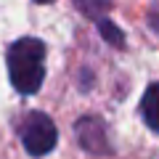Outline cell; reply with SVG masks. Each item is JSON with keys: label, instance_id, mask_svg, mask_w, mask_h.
I'll return each instance as SVG.
<instances>
[{"label": "cell", "instance_id": "6da1fadb", "mask_svg": "<svg viewBox=\"0 0 159 159\" xmlns=\"http://www.w3.org/2000/svg\"><path fill=\"white\" fill-rule=\"evenodd\" d=\"M45 43L40 37H19L6 51L8 77L19 96H34L45 82Z\"/></svg>", "mask_w": 159, "mask_h": 159}, {"label": "cell", "instance_id": "7a4b0ae2", "mask_svg": "<svg viewBox=\"0 0 159 159\" xmlns=\"http://www.w3.org/2000/svg\"><path fill=\"white\" fill-rule=\"evenodd\" d=\"M19 141L29 157H45L56 148L58 130L45 111H27L19 122Z\"/></svg>", "mask_w": 159, "mask_h": 159}, {"label": "cell", "instance_id": "3957f363", "mask_svg": "<svg viewBox=\"0 0 159 159\" xmlns=\"http://www.w3.org/2000/svg\"><path fill=\"white\" fill-rule=\"evenodd\" d=\"M74 138H77L80 148L93 157H106L111 154V143H109V127L101 117H80L74 125Z\"/></svg>", "mask_w": 159, "mask_h": 159}, {"label": "cell", "instance_id": "277c9868", "mask_svg": "<svg viewBox=\"0 0 159 159\" xmlns=\"http://www.w3.org/2000/svg\"><path fill=\"white\" fill-rule=\"evenodd\" d=\"M141 117L148 130L159 133V82H151L141 98Z\"/></svg>", "mask_w": 159, "mask_h": 159}, {"label": "cell", "instance_id": "5b68a950", "mask_svg": "<svg viewBox=\"0 0 159 159\" xmlns=\"http://www.w3.org/2000/svg\"><path fill=\"white\" fill-rule=\"evenodd\" d=\"M96 27H98L101 37L106 40L109 45H114V48H125V34H122V29H119L117 24L111 21V19H106V16L96 19Z\"/></svg>", "mask_w": 159, "mask_h": 159}, {"label": "cell", "instance_id": "8992f818", "mask_svg": "<svg viewBox=\"0 0 159 159\" xmlns=\"http://www.w3.org/2000/svg\"><path fill=\"white\" fill-rule=\"evenodd\" d=\"M74 6L90 19H101L111 8V0H74Z\"/></svg>", "mask_w": 159, "mask_h": 159}, {"label": "cell", "instance_id": "52a82bcc", "mask_svg": "<svg viewBox=\"0 0 159 159\" xmlns=\"http://www.w3.org/2000/svg\"><path fill=\"white\" fill-rule=\"evenodd\" d=\"M148 27H151L154 32L159 34V13H157V11H151V13H148Z\"/></svg>", "mask_w": 159, "mask_h": 159}, {"label": "cell", "instance_id": "ba28073f", "mask_svg": "<svg viewBox=\"0 0 159 159\" xmlns=\"http://www.w3.org/2000/svg\"><path fill=\"white\" fill-rule=\"evenodd\" d=\"M34 3H53V0H34Z\"/></svg>", "mask_w": 159, "mask_h": 159}]
</instances>
